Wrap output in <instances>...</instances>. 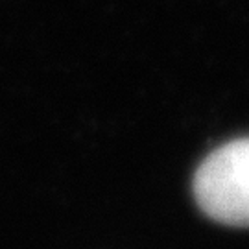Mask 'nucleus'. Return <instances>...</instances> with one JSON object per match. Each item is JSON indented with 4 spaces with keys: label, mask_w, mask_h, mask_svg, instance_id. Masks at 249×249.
<instances>
[{
    "label": "nucleus",
    "mask_w": 249,
    "mask_h": 249,
    "mask_svg": "<svg viewBox=\"0 0 249 249\" xmlns=\"http://www.w3.org/2000/svg\"><path fill=\"white\" fill-rule=\"evenodd\" d=\"M194 196L214 222L249 227V137L216 148L199 164Z\"/></svg>",
    "instance_id": "obj_1"
}]
</instances>
